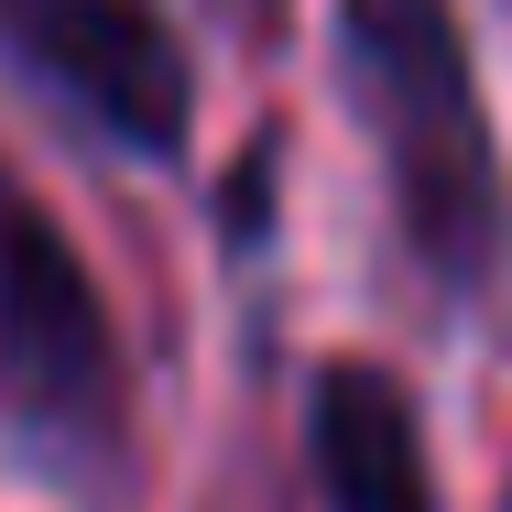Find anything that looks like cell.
<instances>
[{"instance_id": "cell-1", "label": "cell", "mask_w": 512, "mask_h": 512, "mask_svg": "<svg viewBox=\"0 0 512 512\" xmlns=\"http://www.w3.org/2000/svg\"><path fill=\"white\" fill-rule=\"evenodd\" d=\"M338 77L382 142L404 251L447 295H491L512 273V175L458 0H338Z\"/></svg>"}, {"instance_id": "cell-2", "label": "cell", "mask_w": 512, "mask_h": 512, "mask_svg": "<svg viewBox=\"0 0 512 512\" xmlns=\"http://www.w3.org/2000/svg\"><path fill=\"white\" fill-rule=\"evenodd\" d=\"M0 436L55 480L109 502L131 480V360L66 218L0 164Z\"/></svg>"}, {"instance_id": "cell-3", "label": "cell", "mask_w": 512, "mask_h": 512, "mask_svg": "<svg viewBox=\"0 0 512 512\" xmlns=\"http://www.w3.org/2000/svg\"><path fill=\"white\" fill-rule=\"evenodd\" d=\"M0 55L99 142L175 164L197 120V55L164 0H0Z\"/></svg>"}, {"instance_id": "cell-4", "label": "cell", "mask_w": 512, "mask_h": 512, "mask_svg": "<svg viewBox=\"0 0 512 512\" xmlns=\"http://www.w3.org/2000/svg\"><path fill=\"white\" fill-rule=\"evenodd\" d=\"M306 458L327 512H436V458H425V414L404 371L327 349L306 371Z\"/></svg>"}, {"instance_id": "cell-5", "label": "cell", "mask_w": 512, "mask_h": 512, "mask_svg": "<svg viewBox=\"0 0 512 512\" xmlns=\"http://www.w3.org/2000/svg\"><path fill=\"white\" fill-rule=\"evenodd\" d=\"M273 164H284V131H251L240 164L218 175V229H229V251H262V229H273Z\"/></svg>"}, {"instance_id": "cell-6", "label": "cell", "mask_w": 512, "mask_h": 512, "mask_svg": "<svg viewBox=\"0 0 512 512\" xmlns=\"http://www.w3.org/2000/svg\"><path fill=\"white\" fill-rule=\"evenodd\" d=\"M229 11H240L251 33H262V22H284V0H229Z\"/></svg>"}, {"instance_id": "cell-7", "label": "cell", "mask_w": 512, "mask_h": 512, "mask_svg": "<svg viewBox=\"0 0 512 512\" xmlns=\"http://www.w3.org/2000/svg\"><path fill=\"white\" fill-rule=\"evenodd\" d=\"M502 512H512V491H502Z\"/></svg>"}]
</instances>
